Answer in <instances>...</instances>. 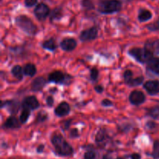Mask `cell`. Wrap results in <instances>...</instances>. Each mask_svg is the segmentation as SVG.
I'll list each match as a JSON object with an SVG mask.
<instances>
[{"mask_svg": "<svg viewBox=\"0 0 159 159\" xmlns=\"http://www.w3.org/2000/svg\"><path fill=\"white\" fill-rule=\"evenodd\" d=\"M51 142L54 148V152L61 157H69L74 154V149L66 141L61 134L54 133L51 138Z\"/></svg>", "mask_w": 159, "mask_h": 159, "instance_id": "1", "label": "cell"}, {"mask_svg": "<svg viewBox=\"0 0 159 159\" xmlns=\"http://www.w3.org/2000/svg\"><path fill=\"white\" fill-rule=\"evenodd\" d=\"M120 0H100L98 4V12L102 14H113L120 12L122 9Z\"/></svg>", "mask_w": 159, "mask_h": 159, "instance_id": "2", "label": "cell"}, {"mask_svg": "<svg viewBox=\"0 0 159 159\" xmlns=\"http://www.w3.org/2000/svg\"><path fill=\"white\" fill-rule=\"evenodd\" d=\"M15 23L20 29L30 36H34L37 32V26L30 18L26 15H20L16 17Z\"/></svg>", "mask_w": 159, "mask_h": 159, "instance_id": "3", "label": "cell"}, {"mask_svg": "<svg viewBox=\"0 0 159 159\" xmlns=\"http://www.w3.org/2000/svg\"><path fill=\"white\" fill-rule=\"evenodd\" d=\"M129 55L131 56L136 61L141 64H147L148 61L155 56L149 52L145 48H133L128 51Z\"/></svg>", "mask_w": 159, "mask_h": 159, "instance_id": "4", "label": "cell"}, {"mask_svg": "<svg viewBox=\"0 0 159 159\" xmlns=\"http://www.w3.org/2000/svg\"><path fill=\"white\" fill-rule=\"evenodd\" d=\"M48 82L53 83L60 84V85H68L72 82V76L65 74L61 71H54L50 73L48 75Z\"/></svg>", "mask_w": 159, "mask_h": 159, "instance_id": "5", "label": "cell"}, {"mask_svg": "<svg viewBox=\"0 0 159 159\" xmlns=\"http://www.w3.org/2000/svg\"><path fill=\"white\" fill-rule=\"evenodd\" d=\"M99 35V29L96 26L85 29L79 34V39L82 42H89L96 40Z\"/></svg>", "mask_w": 159, "mask_h": 159, "instance_id": "6", "label": "cell"}, {"mask_svg": "<svg viewBox=\"0 0 159 159\" xmlns=\"http://www.w3.org/2000/svg\"><path fill=\"white\" fill-rule=\"evenodd\" d=\"M51 11V10L48 5L43 2H40L36 6L34 10V13L37 20L40 21H43L48 18V16H50Z\"/></svg>", "mask_w": 159, "mask_h": 159, "instance_id": "7", "label": "cell"}, {"mask_svg": "<svg viewBox=\"0 0 159 159\" xmlns=\"http://www.w3.org/2000/svg\"><path fill=\"white\" fill-rule=\"evenodd\" d=\"M7 108L9 113L12 115H15L18 113L20 107H22V104L16 99H12V100H5L1 102V108Z\"/></svg>", "mask_w": 159, "mask_h": 159, "instance_id": "8", "label": "cell"}, {"mask_svg": "<svg viewBox=\"0 0 159 159\" xmlns=\"http://www.w3.org/2000/svg\"><path fill=\"white\" fill-rule=\"evenodd\" d=\"M22 108L30 110H35L40 107V102L37 97L34 96H26L21 102Z\"/></svg>", "mask_w": 159, "mask_h": 159, "instance_id": "9", "label": "cell"}, {"mask_svg": "<svg viewBox=\"0 0 159 159\" xmlns=\"http://www.w3.org/2000/svg\"><path fill=\"white\" fill-rule=\"evenodd\" d=\"M146 100V96L144 93L140 90H134L129 95V101L134 106H140Z\"/></svg>", "mask_w": 159, "mask_h": 159, "instance_id": "10", "label": "cell"}, {"mask_svg": "<svg viewBox=\"0 0 159 159\" xmlns=\"http://www.w3.org/2000/svg\"><path fill=\"white\" fill-rule=\"evenodd\" d=\"M2 127L5 130H16L21 127V122L14 115H11L3 123Z\"/></svg>", "mask_w": 159, "mask_h": 159, "instance_id": "11", "label": "cell"}, {"mask_svg": "<svg viewBox=\"0 0 159 159\" xmlns=\"http://www.w3.org/2000/svg\"><path fill=\"white\" fill-rule=\"evenodd\" d=\"M71 112V107L68 102L63 101L60 102L57 107L54 109V114L58 117H63V116L68 115Z\"/></svg>", "mask_w": 159, "mask_h": 159, "instance_id": "12", "label": "cell"}, {"mask_svg": "<svg viewBox=\"0 0 159 159\" xmlns=\"http://www.w3.org/2000/svg\"><path fill=\"white\" fill-rule=\"evenodd\" d=\"M110 139V137L109 136L107 130L106 129L102 128L98 130L97 134L95 137V141L99 146H105L106 144L108 142L109 140Z\"/></svg>", "mask_w": 159, "mask_h": 159, "instance_id": "13", "label": "cell"}, {"mask_svg": "<svg viewBox=\"0 0 159 159\" xmlns=\"http://www.w3.org/2000/svg\"><path fill=\"white\" fill-rule=\"evenodd\" d=\"M60 47L63 51L70 52V51H74L76 48L77 41L75 39L71 38V37H66L61 41Z\"/></svg>", "mask_w": 159, "mask_h": 159, "instance_id": "14", "label": "cell"}, {"mask_svg": "<svg viewBox=\"0 0 159 159\" xmlns=\"http://www.w3.org/2000/svg\"><path fill=\"white\" fill-rule=\"evenodd\" d=\"M144 89L147 91L151 96L157 95L159 93V81L158 80H150L146 82L143 85Z\"/></svg>", "mask_w": 159, "mask_h": 159, "instance_id": "15", "label": "cell"}, {"mask_svg": "<svg viewBox=\"0 0 159 159\" xmlns=\"http://www.w3.org/2000/svg\"><path fill=\"white\" fill-rule=\"evenodd\" d=\"M147 71L153 73L154 75H159V57H153L148 61Z\"/></svg>", "mask_w": 159, "mask_h": 159, "instance_id": "16", "label": "cell"}, {"mask_svg": "<svg viewBox=\"0 0 159 159\" xmlns=\"http://www.w3.org/2000/svg\"><path fill=\"white\" fill-rule=\"evenodd\" d=\"M144 48L154 56L159 55V39L148 40L144 43Z\"/></svg>", "mask_w": 159, "mask_h": 159, "instance_id": "17", "label": "cell"}, {"mask_svg": "<svg viewBox=\"0 0 159 159\" xmlns=\"http://www.w3.org/2000/svg\"><path fill=\"white\" fill-rule=\"evenodd\" d=\"M46 79L42 76H39V77L36 78L34 79L31 83V90L33 92H40L47 84Z\"/></svg>", "mask_w": 159, "mask_h": 159, "instance_id": "18", "label": "cell"}, {"mask_svg": "<svg viewBox=\"0 0 159 159\" xmlns=\"http://www.w3.org/2000/svg\"><path fill=\"white\" fill-rule=\"evenodd\" d=\"M63 16V9L61 6H57L51 11L50 13V21L53 23L54 21L60 20Z\"/></svg>", "mask_w": 159, "mask_h": 159, "instance_id": "19", "label": "cell"}, {"mask_svg": "<svg viewBox=\"0 0 159 159\" xmlns=\"http://www.w3.org/2000/svg\"><path fill=\"white\" fill-rule=\"evenodd\" d=\"M152 18V12L149 9H141L138 12V19L141 23H144Z\"/></svg>", "mask_w": 159, "mask_h": 159, "instance_id": "20", "label": "cell"}, {"mask_svg": "<svg viewBox=\"0 0 159 159\" xmlns=\"http://www.w3.org/2000/svg\"><path fill=\"white\" fill-rule=\"evenodd\" d=\"M42 48L45 50H48L50 51H54L57 50V45L56 43L54 38L51 37V38L48 39V40H44V41L42 43Z\"/></svg>", "mask_w": 159, "mask_h": 159, "instance_id": "21", "label": "cell"}, {"mask_svg": "<svg viewBox=\"0 0 159 159\" xmlns=\"http://www.w3.org/2000/svg\"><path fill=\"white\" fill-rule=\"evenodd\" d=\"M23 73L24 75L29 76V77H33L37 73V68H36L35 65L32 63H28L25 65L23 67Z\"/></svg>", "mask_w": 159, "mask_h": 159, "instance_id": "22", "label": "cell"}, {"mask_svg": "<svg viewBox=\"0 0 159 159\" xmlns=\"http://www.w3.org/2000/svg\"><path fill=\"white\" fill-rule=\"evenodd\" d=\"M11 73H12V76L18 80H22L23 75H24L23 68H22L20 65H15V66L12 67V68L11 69Z\"/></svg>", "mask_w": 159, "mask_h": 159, "instance_id": "23", "label": "cell"}, {"mask_svg": "<svg viewBox=\"0 0 159 159\" xmlns=\"http://www.w3.org/2000/svg\"><path fill=\"white\" fill-rule=\"evenodd\" d=\"M146 114H147V116H150V117L153 118V119H158L159 106H155V107H152L151 108L148 109Z\"/></svg>", "mask_w": 159, "mask_h": 159, "instance_id": "24", "label": "cell"}, {"mask_svg": "<svg viewBox=\"0 0 159 159\" xmlns=\"http://www.w3.org/2000/svg\"><path fill=\"white\" fill-rule=\"evenodd\" d=\"M48 120V114L47 112L43 111V110H40L37 113V116H36L35 123L36 124H41V123H44Z\"/></svg>", "mask_w": 159, "mask_h": 159, "instance_id": "25", "label": "cell"}, {"mask_svg": "<svg viewBox=\"0 0 159 159\" xmlns=\"http://www.w3.org/2000/svg\"><path fill=\"white\" fill-rule=\"evenodd\" d=\"M81 6L87 11L93 10L95 9V5L93 0H81Z\"/></svg>", "mask_w": 159, "mask_h": 159, "instance_id": "26", "label": "cell"}, {"mask_svg": "<svg viewBox=\"0 0 159 159\" xmlns=\"http://www.w3.org/2000/svg\"><path fill=\"white\" fill-rule=\"evenodd\" d=\"M30 116V110H27V109H23L20 116V120L21 124H26L28 120H29Z\"/></svg>", "mask_w": 159, "mask_h": 159, "instance_id": "27", "label": "cell"}, {"mask_svg": "<svg viewBox=\"0 0 159 159\" xmlns=\"http://www.w3.org/2000/svg\"><path fill=\"white\" fill-rule=\"evenodd\" d=\"M144 78L143 76H139V77L134 78L131 81L128 83L129 86L131 87H135V86H139V85H142L143 82H144Z\"/></svg>", "mask_w": 159, "mask_h": 159, "instance_id": "28", "label": "cell"}, {"mask_svg": "<svg viewBox=\"0 0 159 159\" xmlns=\"http://www.w3.org/2000/svg\"><path fill=\"white\" fill-rule=\"evenodd\" d=\"M83 159H99L98 157V153L93 149L86 151L84 154Z\"/></svg>", "mask_w": 159, "mask_h": 159, "instance_id": "29", "label": "cell"}, {"mask_svg": "<svg viewBox=\"0 0 159 159\" xmlns=\"http://www.w3.org/2000/svg\"><path fill=\"white\" fill-rule=\"evenodd\" d=\"M133 76H134V73L131 70L127 69L126 70V71H124V74H123V78H124V82H125L127 85H128L129 82L134 79Z\"/></svg>", "mask_w": 159, "mask_h": 159, "instance_id": "30", "label": "cell"}, {"mask_svg": "<svg viewBox=\"0 0 159 159\" xmlns=\"http://www.w3.org/2000/svg\"><path fill=\"white\" fill-rule=\"evenodd\" d=\"M152 157L154 159H159V140L154 141Z\"/></svg>", "mask_w": 159, "mask_h": 159, "instance_id": "31", "label": "cell"}, {"mask_svg": "<svg viewBox=\"0 0 159 159\" xmlns=\"http://www.w3.org/2000/svg\"><path fill=\"white\" fill-rule=\"evenodd\" d=\"M99 71L96 68H93L90 70V79L92 82H96L99 78Z\"/></svg>", "mask_w": 159, "mask_h": 159, "instance_id": "32", "label": "cell"}, {"mask_svg": "<svg viewBox=\"0 0 159 159\" xmlns=\"http://www.w3.org/2000/svg\"><path fill=\"white\" fill-rule=\"evenodd\" d=\"M71 121H72V120L68 119V120H64L62 121V122H61V129L64 130V131H66V130H70Z\"/></svg>", "mask_w": 159, "mask_h": 159, "instance_id": "33", "label": "cell"}, {"mask_svg": "<svg viewBox=\"0 0 159 159\" xmlns=\"http://www.w3.org/2000/svg\"><path fill=\"white\" fill-rule=\"evenodd\" d=\"M146 27L150 31H158L159 30V20L155 21L152 23H149L148 25L146 26Z\"/></svg>", "mask_w": 159, "mask_h": 159, "instance_id": "34", "label": "cell"}, {"mask_svg": "<svg viewBox=\"0 0 159 159\" xmlns=\"http://www.w3.org/2000/svg\"><path fill=\"white\" fill-rule=\"evenodd\" d=\"M69 137L70 138H78L80 137V134H79V130L77 128H72V129H70V131H69Z\"/></svg>", "mask_w": 159, "mask_h": 159, "instance_id": "35", "label": "cell"}, {"mask_svg": "<svg viewBox=\"0 0 159 159\" xmlns=\"http://www.w3.org/2000/svg\"><path fill=\"white\" fill-rule=\"evenodd\" d=\"M38 0H24V5L26 7L30 8L38 4Z\"/></svg>", "mask_w": 159, "mask_h": 159, "instance_id": "36", "label": "cell"}, {"mask_svg": "<svg viewBox=\"0 0 159 159\" xmlns=\"http://www.w3.org/2000/svg\"><path fill=\"white\" fill-rule=\"evenodd\" d=\"M101 105L104 107H113V103L111 100L108 99H105L101 102Z\"/></svg>", "mask_w": 159, "mask_h": 159, "instance_id": "37", "label": "cell"}, {"mask_svg": "<svg viewBox=\"0 0 159 159\" xmlns=\"http://www.w3.org/2000/svg\"><path fill=\"white\" fill-rule=\"evenodd\" d=\"M145 126L148 130H154V129L156 128L158 125H157L156 123L153 122V121H148Z\"/></svg>", "mask_w": 159, "mask_h": 159, "instance_id": "38", "label": "cell"}, {"mask_svg": "<svg viewBox=\"0 0 159 159\" xmlns=\"http://www.w3.org/2000/svg\"><path fill=\"white\" fill-rule=\"evenodd\" d=\"M46 102L47 104H48V106L49 107H52L53 105H54V98H53V96H49L48 98H47L46 99Z\"/></svg>", "mask_w": 159, "mask_h": 159, "instance_id": "39", "label": "cell"}, {"mask_svg": "<svg viewBox=\"0 0 159 159\" xmlns=\"http://www.w3.org/2000/svg\"><path fill=\"white\" fill-rule=\"evenodd\" d=\"M95 91L97 93H102V92L104 91V88L102 87V85H97L94 87Z\"/></svg>", "mask_w": 159, "mask_h": 159, "instance_id": "40", "label": "cell"}, {"mask_svg": "<svg viewBox=\"0 0 159 159\" xmlns=\"http://www.w3.org/2000/svg\"><path fill=\"white\" fill-rule=\"evenodd\" d=\"M44 144H40V145L37 146V152L38 154H41L43 152V150H44Z\"/></svg>", "mask_w": 159, "mask_h": 159, "instance_id": "41", "label": "cell"}, {"mask_svg": "<svg viewBox=\"0 0 159 159\" xmlns=\"http://www.w3.org/2000/svg\"><path fill=\"white\" fill-rule=\"evenodd\" d=\"M130 159H141V155L139 153H133L130 155Z\"/></svg>", "mask_w": 159, "mask_h": 159, "instance_id": "42", "label": "cell"}, {"mask_svg": "<svg viewBox=\"0 0 159 159\" xmlns=\"http://www.w3.org/2000/svg\"><path fill=\"white\" fill-rule=\"evenodd\" d=\"M102 159H113V158L111 155H110V154H106V155H104L103 157H102Z\"/></svg>", "mask_w": 159, "mask_h": 159, "instance_id": "43", "label": "cell"}, {"mask_svg": "<svg viewBox=\"0 0 159 159\" xmlns=\"http://www.w3.org/2000/svg\"><path fill=\"white\" fill-rule=\"evenodd\" d=\"M116 159H125V158H123V157H118V158H116Z\"/></svg>", "mask_w": 159, "mask_h": 159, "instance_id": "44", "label": "cell"}]
</instances>
